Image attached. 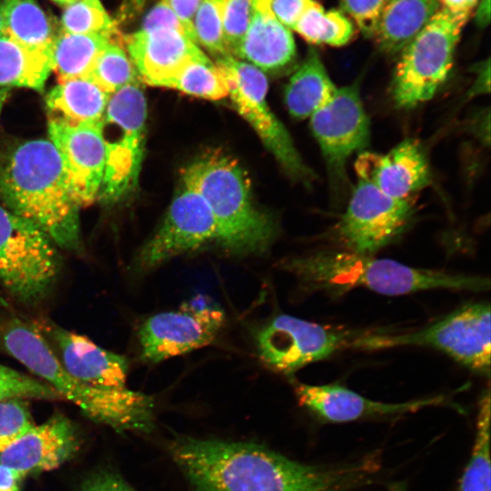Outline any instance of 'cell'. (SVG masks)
<instances>
[{
  "mask_svg": "<svg viewBox=\"0 0 491 491\" xmlns=\"http://www.w3.org/2000/svg\"><path fill=\"white\" fill-rule=\"evenodd\" d=\"M168 448L193 491H354L372 483L381 468L377 452L306 465L253 443L179 436Z\"/></svg>",
  "mask_w": 491,
  "mask_h": 491,
  "instance_id": "obj_1",
  "label": "cell"
},
{
  "mask_svg": "<svg viewBox=\"0 0 491 491\" xmlns=\"http://www.w3.org/2000/svg\"><path fill=\"white\" fill-rule=\"evenodd\" d=\"M0 200L41 229L58 248L79 250L80 206L61 155L49 139L20 143L0 159Z\"/></svg>",
  "mask_w": 491,
  "mask_h": 491,
  "instance_id": "obj_2",
  "label": "cell"
},
{
  "mask_svg": "<svg viewBox=\"0 0 491 491\" xmlns=\"http://www.w3.org/2000/svg\"><path fill=\"white\" fill-rule=\"evenodd\" d=\"M277 266L294 275L308 292L331 296H340L357 287L386 296L442 288L481 292L490 287L489 279L483 276L416 268L346 249L285 258Z\"/></svg>",
  "mask_w": 491,
  "mask_h": 491,
  "instance_id": "obj_3",
  "label": "cell"
},
{
  "mask_svg": "<svg viewBox=\"0 0 491 491\" xmlns=\"http://www.w3.org/2000/svg\"><path fill=\"white\" fill-rule=\"evenodd\" d=\"M5 350L60 396L77 406L90 419L118 431L150 432L155 425L151 396L124 388H100L71 376L59 364L32 323L8 317L0 328Z\"/></svg>",
  "mask_w": 491,
  "mask_h": 491,
  "instance_id": "obj_4",
  "label": "cell"
},
{
  "mask_svg": "<svg viewBox=\"0 0 491 491\" xmlns=\"http://www.w3.org/2000/svg\"><path fill=\"white\" fill-rule=\"evenodd\" d=\"M184 185L196 191L208 205L216 241L233 255H257L272 244L274 221L254 204L249 180L236 160L220 152L195 159L182 173Z\"/></svg>",
  "mask_w": 491,
  "mask_h": 491,
  "instance_id": "obj_5",
  "label": "cell"
},
{
  "mask_svg": "<svg viewBox=\"0 0 491 491\" xmlns=\"http://www.w3.org/2000/svg\"><path fill=\"white\" fill-rule=\"evenodd\" d=\"M426 346L445 353L471 370L490 373V306L466 304L423 328L398 333L355 334L350 348L378 350Z\"/></svg>",
  "mask_w": 491,
  "mask_h": 491,
  "instance_id": "obj_6",
  "label": "cell"
},
{
  "mask_svg": "<svg viewBox=\"0 0 491 491\" xmlns=\"http://www.w3.org/2000/svg\"><path fill=\"white\" fill-rule=\"evenodd\" d=\"M468 17L440 7L403 48L390 87L397 107L412 108L436 95L451 71L455 50Z\"/></svg>",
  "mask_w": 491,
  "mask_h": 491,
  "instance_id": "obj_7",
  "label": "cell"
},
{
  "mask_svg": "<svg viewBox=\"0 0 491 491\" xmlns=\"http://www.w3.org/2000/svg\"><path fill=\"white\" fill-rule=\"evenodd\" d=\"M61 266L49 236L0 203V286L15 301L35 306L52 291Z\"/></svg>",
  "mask_w": 491,
  "mask_h": 491,
  "instance_id": "obj_8",
  "label": "cell"
},
{
  "mask_svg": "<svg viewBox=\"0 0 491 491\" xmlns=\"http://www.w3.org/2000/svg\"><path fill=\"white\" fill-rule=\"evenodd\" d=\"M229 84V95L236 111L253 127L266 147L292 177L303 182L313 179L293 140L270 109L266 100L268 82L263 71L253 65L226 55L215 63Z\"/></svg>",
  "mask_w": 491,
  "mask_h": 491,
  "instance_id": "obj_9",
  "label": "cell"
},
{
  "mask_svg": "<svg viewBox=\"0 0 491 491\" xmlns=\"http://www.w3.org/2000/svg\"><path fill=\"white\" fill-rule=\"evenodd\" d=\"M415 212L412 198L392 197L359 179L336 225V236L346 250L373 256L408 228Z\"/></svg>",
  "mask_w": 491,
  "mask_h": 491,
  "instance_id": "obj_10",
  "label": "cell"
},
{
  "mask_svg": "<svg viewBox=\"0 0 491 491\" xmlns=\"http://www.w3.org/2000/svg\"><path fill=\"white\" fill-rule=\"evenodd\" d=\"M145 120L146 101L138 81L110 95L103 121L115 127L118 135L105 139L106 160L99 199L115 202L135 185L143 157Z\"/></svg>",
  "mask_w": 491,
  "mask_h": 491,
  "instance_id": "obj_11",
  "label": "cell"
},
{
  "mask_svg": "<svg viewBox=\"0 0 491 491\" xmlns=\"http://www.w3.org/2000/svg\"><path fill=\"white\" fill-rule=\"evenodd\" d=\"M355 334L290 315H278L256 332V341L259 357L267 367L292 374L348 348Z\"/></svg>",
  "mask_w": 491,
  "mask_h": 491,
  "instance_id": "obj_12",
  "label": "cell"
},
{
  "mask_svg": "<svg viewBox=\"0 0 491 491\" xmlns=\"http://www.w3.org/2000/svg\"><path fill=\"white\" fill-rule=\"evenodd\" d=\"M309 118L331 180L346 181L348 159L364 151L370 137V123L358 85L337 87L332 98Z\"/></svg>",
  "mask_w": 491,
  "mask_h": 491,
  "instance_id": "obj_13",
  "label": "cell"
},
{
  "mask_svg": "<svg viewBox=\"0 0 491 491\" xmlns=\"http://www.w3.org/2000/svg\"><path fill=\"white\" fill-rule=\"evenodd\" d=\"M213 240H216V225L208 205L196 191L184 185L158 229L138 251L134 268L149 271Z\"/></svg>",
  "mask_w": 491,
  "mask_h": 491,
  "instance_id": "obj_14",
  "label": "cell"
},
{
  "mask_svg": "<svg viewBox=\"0 0 491 491\" xmlns=\"http://www.w3.org/2000/svg\"><path fill=\"white\" fill-rule=\"evenodd\" d=\"M225 323L222 309L195 301L147 318L138 337L142 358L158 363L210 345Z\"/></svg>",
  "mask_w": 491,
  "mask_h": 491,
  "instance_id": "obj_15",
  "label": "cell"
},
{
  "mask_svg": "<svg viewBox=\"0 0 491 491\" xmlns=\"http://www.w3.org/2000/svg\"><path fill=\"white\" fill-rule=\"evenodd\" d=\"M48 134L63 160L74 198L80 207L90 205L99 198L105 168L103 121L70 124L50 118Z\"/></svg>",
  "mask_w": 491,
  "mask_h": 491,
  "instance_id": "obj_16",
  "label": "cell"
},
{
  "mask_svg": "<svg viewBox=\"0 0 491 491\" xmlns=\"http://www.w3.org/2000/svg\"><path fill=\"white\" fill-rule=\"evenodd\" d=\"M301 406L322 423L341 424L364 419L387 418L431 406H448L445 396L386 403L365 397L339 384L308 385L293 380Z\"/></svg>",
  "mask_w": 491,
  "mask_h": 491,
  "instance_id": "obj_17",
  "label": "cell"
},
{
  "mask_svg": "<svg viewBox=\"0 0 491 491\" xmlns=\"http://www.w3.org/2000/svg\"><path fill=\"white\" fill-rule=\"evenodd\" d=\"M43 336L61 366L74 378L100 388L126 387L129 362L87 337L48 319L32 322Z\"/></svg>",
  "mask_w": 491,
  "mask_h": 491,
  "instance_id": "obj_18",
  "label": "cell"
},
{
  "mask_svg": "<svg viewBox=\"0 0 491 491\" xmlns=\"http://www.w3.org/2000/svg\"><path fill=\"white\" fill-rule=\"evenodd\" d=\"M359 179L375 185L385 194L399 199L426 187L431 172L425 150L420 143L407 138L386 154L362 151L356 164Z\"/></svg>",
  "mask_w": 491,
  "mask_h": 491,
  "instance_id": "obj_19",
  "label": "cell"
},
{
  "mask_svg": "<svg viewBox=\"0 0 491 491\" xmlns=\"http://www.w3.org/2000/svg\"><path fill=\"white\" fill-rule=\"evenodd\" d=\"M125 41L138 77L152 86L158 87L189 61L205 56L185 35L169 28L139 29Z\"/></svg>",
  "mask_w": 491,
  "mask_h": 491,
  "instance_id": "obj_20",
  "label": "cell"
},
{
  "mask_svg": "<svg viewBox=\"0 0 491 491\" xmlns=\"http://www.w3.org/2000/svg\"><path fill=\"white\" fill-rule=\"evenodd\" d=\"M76 437L69 420L58 416L34 426L0 454V464L25 476L59 466L75 451Z\"/></svg>",
  "mask_w": 491,
  "mask_h": 491,
  "instance_id": "obj_21",
  "label": "cell"
},
{
  "mask_svg": "<svg viewBox=\"0 0 491 491\" xmlns=\"http://www.w3.org/2000/svg\"><path fill=\"white\" fill-rule=\"evenodd\" d=\"M271 0H256L248 27L233 56L261 71L286 67L296 58L291 30L283 25L270 9Z\"/></svg>",
  "mask_w": 491,
  "mask_h": 491,
  "instance_id": "obj_22",
  "label": "cell"
},
{
  "mask_svg": "<svg viewBox=\"0 0 491 491\" xmlns=\"http://www.w3.org/2000/svg\"><path fill=\"white\" fill-rule=\"evenodd\" d=\"M439 8V0H386L372 38L383 52L398 54Z\"/></svg>",
  "mask_w": 491,
  "mask_h": 491,
  "instance_id": "obj_23",
  "label": "cell"
},
{
  "mask_svg": "<svg viewBox=\"0 0 491 491\" xmlns=\"http://www.w3.org/2000/svg\"><path fill=\"white\" fill-rule=\"evenodd\" d=\"M110 95L88 77H78L59 82L45 102L51 118L70 124L99 123Z\"/></svg>",
  "mask_w": 491,
  "mask_h": 491,
  "instance_id": "obj_24",
  "label": "cell"
},
{
  "mask_svg": "<svg viewBox=\"0 0 491 491\" xmlns=\"http://www.w3.org/2000/svg\"><path fill=\"white\" fill-rule=\"evenodd\" d=\"M336 88L318 54L310 50L286 87V105L294 118H309L332 98Z\"/></svg>",
  "mask_w": 491,
  "mask_h": 491,
  "instance_id": "obj_25",
  "label": "cell"
},
{
  "mask_svg": "<svg viewBox=\"0 0 491 491\" xmlns=\"http://www.w3.org/2000/svg\"><path fill=\"white\" fill-rule=\"evenodd\" d=\"M0 35L47 53H51L55 37L47 15L35 0H1Z\"/></svg>",
  "mask_w": 491,
  "mask_h": 491,
  "instance_id": "obj_26",
  "label": "cell"
},
{
  "mask_svg": "<svg viewBox=\"0 0 491 491\" xmlns=\"http://www.w3.org/2000/svg\"><path fill=\"white\" fill-rule=\"evenodd\" d=\"M52 70L51 53L27 48L0 35V87L42 92Z\"/></svg>",
  "mask_w": 491,
  "mask_h": 491,
  "instance_id": "obj_27",
  "label": "cell"
},
{
  "mask_svg": "<svg viewBox=\"0 0 491 491\" xmlns=\"http://www.w3.org/2000/svg\"><path fill=\"white\" fill-rule=\"evenodd\" d=\"M115 42L105 35H81L62 32L51 47L53 70L59 81L85 77L105 46Z\"/></svg>",
  "mask_w": 491,
  "mask_h": 491,
  "instance_id": "obj_28",
  "label": "cell"
},
{
  "mask_svg": "<svg viewBox=\"0 0 491 491\" xmlns=\"http://www.w3.org/2000/svg\"><path fill=\"white\" fill-rule=\"evenodd\" d=\"M457 491H491L490 393L480 398L470 457L458 482Z\"/></svg>",
  "mask_w": 491,
  "mask_h": 491,
  "instance_id": "obj_29",
  "label": "cell"
},
{
  "mask_svg": "<svg viewBox=\"0 0 491 491\" xmlns=\"http://www.w3.org/2000/svg\"><path fill=\"white\" fill-rule=\"evenodd\" d=\"M158 87L211 100L229 95V84L224 71L206 55L189 61Z\"/></svg>",
  "mask_w": 491,
  "mask_h": 491,
  "instance_id": "obj_30",
  "label": "cell"
},
{
  "mask_svg": "<svg viewBox=\"0 0 491 491\" xmlns=\"http://www.w3.org/2000/svg\"><path fill=\"white\" fill-rule=\"evenodd\" d=\"M292 30L311 44L332 46L346 45L355 32L351 21L342 12L326 11L315 0L308 2Z\"/></svg>",
  "mask_w": 491,
  "mask_h": 491,
  "instance_id": "obj_31",
  "label": "cell"
},
{
  "mask_svg": "<svg viewBox=\"0 0 491 491\" xmlns=\"http://www.w3.org/2000/svg\"><path fill=\"white\" fill-rule=\"evenodd\" d=\"M85 77L109 95L139 79L129 56L116 42L105 46Z\"/></svg>",
  "mask_w": 491,
  "mask_h": 491,
  "instance_id": "obj_32",
  "label": "cell"
},
{
  "mask_svg": "<svg viewBox=\"0 0 491 491\" xmlns=\"http://www.w3.org/2000/svg\"><path fill=\"white\" fill-rule=\"evenodd\" d=\"M62 32L105 35L114 39L115 25L100 0H77L67 5L61 18Z\"/></svg>",
  "mask_w": 491,
  "mask_h": 491,
  "instance_id": "obj_33",
  "label": "cell"
},
{
  "mask_svg": "<svg viewBox=\"0 0 491 491\" xmlns=\"http://www.w3.org/2000/svg\"><path fill=\"white\" fill-rule=\"evenodd\" d=\"M225 4L226 0H202L192 21L197 45L216 59L231 55L224 35Z\"/></svg>",
  "mask_w": 491,
  "mask_h": 491,
  "instance_id": "obj_34",
  "label": "cell"
},
{
  "mask_svg": "<svg viewBox=\"0 0 491 491\" xmlns=\"http://www.w3.org/2000/svg\"><path fill=\"white\" fill-rule=\"evenodd\" d=\"M24 398L54 400L60 396L46 383L0 364V402Z\"/></svg>",
  "mask_w": 491,
  "mask_h": 491,
  "instance_id": "obj_35",
  "label": "cell"
},
{
  "mask_svg": "<svg viewBox=\"0 0 491 491\" xmlns=\"http://www.w3.org/2000/svg\"><path fill=\"white\" fill-rule=\"evenodd\" d=\"M23 399L0 402V454L34 426Z\"/></svg>",
  "mask_w": 491,
  "mask_h": 491,
  "instance_id": "obj_36",
  "label": "cell"
},
{
  "mask_svg": "<svg viewBox=\"0 0 491 491\" xmlns=\"http://www.w3.org/2000/svg\"><path fill=\"white\" fill-rule=\"evenodd\" d=\"M386 0H340L344 13L357 25L361 32L372 38Z\"/></svg>",
  "mask_w": 491,
  "mask_h": 491,
  "instance_id": "obj_37",
  "label": "cell"
},
{
  "mask_svg": "<svg viewBox=\"0 0 491 491\" xmlns=\"http://www.w3.org/2000/svg\"><path fill=\"white\" fill-rule=\"evenodd\" d=\"M159 28L174 29L183 33L189 38L186 28L165 0H160L148 12L140 29L152 30Z\"/></svg>",
  "mask_w": 491,
  "mask_h": 491,
  "instance_id": "obj_38",
  "label": "cell"
},
{
  "mask_svg": "<svg viewBox=\"0 0 491 491\" xmlns=\"http://www.w3.org/2000/svg\"><path fill=\"white\" fill-rule=\"evenodd\" d=\"M310 0H271L270 9L276 18L292 30Z\"/></svg>",
  "mask_w": 491,
  "mask_h": 491,
  "instance_id": "obj_39",
  "label": "cell"
},
{
  "mask_svg": "<svg viewBox=\"0 0 491 491\" xmlns=\"http://www.w3.org/2000/svg\"><path fill=\"white\" fill-rule=\"evenodd\" d=\"M82 491H135L120 476L110 472H102L91 476Z\"/></svg>",
  "mask_w": 491,
  "mask_h": 491,
  "instance_id": "obj_40",
  "label": "cell"
},
{
  "mask_svg": "<svg viewBox=\"0 0 491 491\" xmlns=\"http://www.w3.org/2000/svg\"><path fill=\"white\" fill-rule=\"evenodd\" d=\"M187 30L189 38L197 45L193 17L202 0H165Z\"/></svg>",
  "mask_w": 491,
  "mask_h": 491,
  "instance_id": "obj_41",
  "label": "cell"
},
{
  "mask_svg": "<svg viewBox=\"0 0 491 491\" xmlns=\"http://www.w3.org/2000/svg\"><path fill=\"white\" fill-rule=\"evenodd\" d=\"M440 7L457 15H470L478 0H439Z\"/></svg>",
  "mask_w": 491,
  "mask_h": 491,
  "instance_id": "obj_42",
  "label": "cell"
},
{
  "mask_svg": "<svg viewBox=\"0 0 491 491\" xmlns=\"http://www.w3.org/2000/svg\"><path fill=\"white\" fill-rule=\"evenodd\" d=\"M24 476L23 473L0 464V490L17 488V482Z\"/></svg>",
  "mask_w": 491,
  "mask_h": 491,
  "instance_id": "obj_43",
  "label": "cell"
},
{
  "mask_svg": "<svg viewBox=\"0 0 491 491\" xmlns=\"http://www.w3.org/2000/svg\"><path fill=\"white\" fill-rule=\"evenodd\" d=\"M476 10V22L480 26H486L489 23L490 0H481Z\"/></svg>",
  "mask_w": 491,
  "mask_h": 491,
  "instance_id": "obj_44",
  "label": "cell"
},
{
  "mask_svg": "<svg viewBox=\"0 0 491 491\" xmlns=\"http://www.w3.org/2000/svg\"><path fill=\"white\" fill-rule=\"evenodd\" d=\"M9 91H10V88L0 87V115L4 107V105L9 96V93H10Z\"/></svg>",
  "mask_w": 491,
  "mask_h": 491,
  "instance_id": "obj_45",
  "label": "cell"
},
{
  "mask_svg": "<svg viewBox=\"0 0 491 491\" xmlns=\"http://www.w3.org/2000/svg\"><path fill=\"white\" fill-rule=\"evenodd\" d=\"M53 1L59 5L66 6L67 5H70L77 0H53Z\"/></svg>",
  "mask_w": 491,
  "mask_h": 491,
  "instance_id": "obj_46",
  "label": "cell"
},
{
  "mask_svg": "<svg viewBox=\"0 0 491 491\" xmlns=\"http://www.w3.org/2000/svg\"><path fill=\"white\" fill-rule=\"evenodd\" d=\"M0 491H18V488H15V489H9V490H0Z\"/></svg>",
  "mask_w": 491,
  "mask_h": 491,
  "instance_id": "obj_47",
  "label": "cell"
}]
</instances>
